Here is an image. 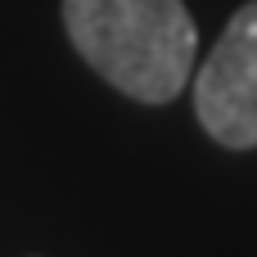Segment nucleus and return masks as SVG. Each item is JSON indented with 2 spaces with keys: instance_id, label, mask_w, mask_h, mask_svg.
<instances>
[{
  "instance_id": "1",
  "label": "nucleus",
  "mask_w": 257,
  "mask_h": 257,
  "mask_svg": "<svg viewBox=\"0 0 257 257\" xmlns=\"http://www.w3.org/2000/svg\"><path fill=\"white\" fill-rule=\"evenodd\" d=\"M77 54L122 95L167 104L185 90L199 27L181 0H63Z\"/></svg>"
},
{
  "instance_id": "2",
  "label": "nucleus",
  "mask_w": 257,
  "mask_h": 257,
  "mask_svg": "<svg viewBox=\"0 0 257 257\" xmlns=\"http://www.w3.org/2000/svg\"><path fill=\"white\" fill-rule=\"evenodd\" d=\"M194 113L226 149H257V0L235 9L194 77Z\"/></svg>"
}]
</instances>
